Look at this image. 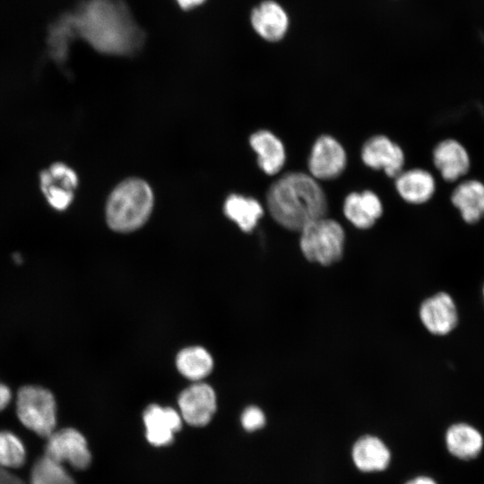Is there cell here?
<instances>
[{"label": "cell", "mask_w": 484, "mask_h": 484, "mask_svg": "<svg viewBox=\"0 0 484 484\" xmlns=\"http://www.w3.org/2000/svg\"><path fill=\"white\" fill-rule=\"evenodd\" d=\"M76 34L101 54L129 56L144 34L122 0H87L72 14Z\"/></svg>", "instance_id": "cell-1"}, {"label": "cell", "mask_w": 484, "mask_h": 484, "mask_svg": "<svg viewBox=\"0 0 484 484\" xmlns=\"http://www.w3.org/2000/svg\"><path fill=\"white\" fill-rule=\"evenodd\" d=\"M266 199L273 220L290 230L300 231L327 213L324 190L312 176L301 172H290L277 179Z\"/></svg>", "instance_id": "cell-2"}, {"label": "cell", "mask_w": 484, "mask_h": 484, "mask_svg": "<svg viewBox=\"0 0 484 484\" xmlns=\"http://www.w3.org/2000/svg\"><path fill=\"white\" fill-rule=\"evenodd\" d=\"M154 203L150 185L131 177L120 182L109 194L105 208L108 227L117 232H132L149 219Z\"/></svg>", "instance_id": "cell-3"}, {"label": "cell", "mask_w": 484, "mask_h": 484, "mask_svg": "<svg viewBox=\"0 0 484 484\" xmlns=\"http://www.w3.org/2000/svg\"><path fill=\"white\" fill-rule=\"evenodd\" d=\"M300 233V249L307 260L328 266L341 259L345 233L336 220L326 217L316 219Z\"/></svg>", "instance_id": "cell-4"}, {"label": "cell", "mask_w": 484, "mask_h": 484, "mask_svg": "<svg viewBox=\"0 0 484 484\" xmlns=\"http://www.w3.org/2000/svg\"><path fill=\"white\" fill-rule=\"evenodd\" d=\"M20 421L42 437H48L56 424V403L48 389L38 385L21 387L16 396Z\"/></svg>", "instance_id": "cell-5"}, {"label": "cell", "mask_w": 484, "mask_h": 484, "mask_svg": "<svg viewBox=\"0 0 484 484\" xmlns=\"http://www.w3.org/2000/svg\"><path fill=\"white\" fill-rule=\"evenodd\" d=\"M39 184L48 204L55 211L64 212L73 202L79 186V177L72 167L56 161L41 170Z\"/></svg>", "instance_id": "cell-6"}, {"label": "cell", "mask_w": 484, "mask_h": 484, "mask_svg": "<svg viewBox=\"0 0 484 484\" xmlns=\"http://www.w3.org/2000/svg\"><path fill=\"white\" fill-rule=\"evenodd\" d=\"M45 456L60 464L66 462L77 470H84L91 462L85 437L72 428L54 431L48 437Z\"/></svg>", "instance_id": "cell-7"}, {"label": "cell", "mask_w": 484, "mask_h": 484, "mask_svg": "<svg viewBox=\"0 0 484 484\" xmlns=\"http://www.w3.org/2000/svg\"><path fill=\"white\" fill-rule=\"evenodd\" d=\"M432 160L443 180L448 183L461 181L471 169L469 151L454 138L440 141L433 149Z\"/></svg>", "instance_id": "cell-8"}, {"label": "cell", "mask_w": 484, "mask_h": 484, "mask_svg": "<svg viewBox=\"0 0 484 484\" xmlns=\"http://www.w3.org/2000/svg\"><path fill=\"white\" fill-rule=\"evenodd\" d=\"M177 402L182 419L194 427L207 425L217 407L216 394L212 387L199 382L184 389Z\"/></svg>", "instance_id": "cell-9"}, {"label": "cell", "mask_w": 484, "mask_h": 484, "mask_svg": "<svg viewBox=\"0 0 484 484\" xmlns=\"http://www.w3.org/2000/svg\"><path fill=\"white\" fill-rule=\"evenodd\" d=\"M345 166L346 153L337 140L323 135L315 142L308 160V169L315 179L335 178L341 174Z\"/></svg>", "instance_id": "cell-10"}, {"label": "cell", "mask_w": 484, "mask_h": 484, "mask_svg": "<svg viewBox=\"0 0 484 484\" xmlns=\"http://www.w3.org/2000/svg\"><path fill=\"white\" fill-rule=\"evenodd\" d=\"M419 317L427 330L436 335L448 334L458 324L455 303L448 293L443 291L422 302Z\"/></svg>", "instance_id": "cell-11"}, {"label": "cell", "mask_w": 484, "mask_h": 484, "mask_svg": "<svg viewBox=\"0 0 484 484\" xmlns=\"http://www.w3.org/2000/svg\"><path fill=\"white\" fill-rule=\"evenodd\" d=\"M361 158L367 167L383 169L391 177H396L404 165L401 147L384 135L368 139L362 147Z\"/></svg>", "instance_id": "cell-12"}, {"label": "cell", "mask_w": 484, "mask_h": 484, "mask_svg": "<svg viewBox=\"0 0 484 484\" xmlns=\"http://www.w3.org/2000/svg\"><path fill=\"white\" fill-rule=\"evenodd\" d=\"M143 423L148 442L154 446H164L172 443L174 435L181 429L180 413L170 407L158 404L149 405L143 412Z\"/></svg>", "instance_id": "cell-13"}, {"label": "cell", "mask_w": 484, "mask_h": 484, "mask_svg": "<svg viewBox=\"0 0 484 484\" xmlns=\"http://www.w3.org/2000/svg\"><path fill=\"white\" fill-rule=\"evenodd\" d=\"M450 200L467 224H476L484 218V182L463 178L454 187Z\"/></svg>", "instance_id": "cell-14"}, {"label": "cell", "mask_w": 484, "mask_h": 484, "mask_svg": "<svg viewBox=\"0 0 484 484\" xmlns=\"http://www.w3.org/2000/svg\"><path fill=\"white\" fill-rule=\"evenodd\" d=\"M251 24L255 32L271 42L281 40L289 28V17L276 2L264 1L251 13Z\"/></svg>", "instance_id": "cell-15"}, {"label": "cell", "mask_w": 484, "mask_h": 484, "mask_svg": "<svg viewBox=\"0 0 484 484\" xmlns=\"http://www.w3.org/2000/svg\"><path fill=\"white\" fill-rule=\"evenodd\" d=\"M383 212L379 197L370 190L348 194L343 203V213L355 227L371 228Z\"/></svg>", "instance_id": "cell-16"}, {"label": "cell", "mask_w": 484, "mask_h": 484, "mask_svg": "<svg viewBox=\"0 0 484 484\" xmlns=\"http://www.w3.org/2000/svg\"><path fill=\"white\" fill-rule=\"evenodd\" d=\"M395 187L406 202L422 204L433 197L436 185L435 177L429 171L417 168L402 171L396 177Z\"/></svg>", "instance_id": "cell-17"}, {"label": "cell", "mask_w": 484, "mask_h": 484, "mask_svg": "<svg viewBox=\"0 0 484 484\" xmlns=\"http://www.w3.org/2000/svg\"><path fill=\"white\" fill-rule=\"evenodd\" d=\"M249 143L264 173L274 175L281 169L286 152L283 143L276 135L267 130H259L250 136Z\"/></svg>", "instance_id": "cell-18"}, {"label": "cell", "mask_w": 484, "mask_h": 484, "mask_svg": "<svg viewBox=\"0 0 484 484\" xmlns=\"http://www.w3.org/2000/svg\"><path fill=\"white\" fill-rule=\"evenodd\" d=\"M445 445L449 453L461 460L476 458L482 451V434L473 426L459 422L449 427L445 433Z\"/></svg>", "instance_id": "cell-19"}, {"label": "cell", "mask_w": 484, "mask_h": 484, "mask_svg": "<svg viewBox=\"0 0 484 484\" xmlns=\"http://www.w3.org/2000/svg\"><path fill=\"white\" fill-rule=\"evenodd\" d=\"M225 215L244 232H251L264 214V208L255 198L232 194L224 202Z\"/></svg>", "instance_id": "cell-20"}, {"label": "cell", "mask_w": 484, "mask_h": 484, "mask_svg": "<svg viewBox=\"0 0 484 484\" xmlns=\"http://www.w3.org/2000/svg\"><path fill=\"white\" fill-rule=\"evenodd\" d=\"M352 458L356 466L363 471H382L390 462V453L379 438L366 436L354 445Z\"/></svg>", "instance_id": "cell-21"}, {"label": "cell", "mask_w": 484, "mask_h": 484, "mask_svg": "<svg viewBox=\"0 0 484 484\" xmlns=\"http://www.w3.org/2000/svg\"><path fill=\"white\" fill-rule=\"evenodd\" d=\"M176 366L178 372L186 378L199 381L211 373L213 359L203 347L192 346L178 352Z\"/></svg>", "instance_id": "cell-22"}, {"label": "cell", "mask_w": 484, "mask_h": 484, "mask_svg": "<svg viewBox=\"0 0 484 484\" xmlns=\"http://www.w3.org/2000/svg\"><path fill=\"white\" fill-rule=\"evenodd\" d=\"M30 484H75L62 464L42 456L33 464Z\"/></svg>", "instance_id": "cell-23"}, {"label": "cell", "mask_w": 484, "mask_h": 484, "mask_svg": "<svg viewBox=\"0 0 484 484\" xmlns=\"http://www.w3.org/2000/svg\"><path fill=\"white\" fill-rule=\"evenodd\" d=\"M25 459L26 450L22 440L10 431L0 430V466L21 467Z\"/></svg>", "instance_id": "cell-24"}, {"label": "cell", "mask_w": 484, "mask_h": 484, "mask_svg": "<svg viewBox=\"0 0 484 484\" xmlns=\"http://www.w3.org/2000/svg\"><path fill=\"white\" fill-rule=\"evenodd\" d=\"M74 35L77 34L73 17L70 15L63 19L50 35V54L55 60L63 62L65 59L68 54L69 42Z\"/></svg>", "instance_id": "cell-25"}, {"label": "cell", "mask_w": 484, "mask_h": 484, "mask_svg": "<svg viewBox=\"0 0 484 484\" xmlns=\"http://www.w3.org/2000/svg\"><path fill=\"white\" fill-rule=\"evenodd\" d=\"M241 423L246 430L255 431L264 427L265 416L260 408L249 406L242 413Z\"/></svg>", "instance_id": "cell-26"}, {"label": "cell", "mask_w": 484, "mask_h": 484, "mask_svg": "<svg viewBox=\"0 0 484 484\" xmlns=\"http://www.w3.org/2000/svg\"><path fill=\"white\" fill-rule=\"evenodd\" d=\"M0 484H24L23 481L0 466Z\"/></svg>", "instance_id": "cell-27"}, {"label": "cell", "mask_w": 484, "mask_h": 484, "mask_svg": "<svg viewBox=\"0 0 484 484\" xmlns=\"http://www.w3.org/2000/svg\"><path fill=\"white\" fill-rule=\"evenodd\" d=\"M12 399L10 388L3 383H0V411L4 410Z\"/></svg>", "instance_id": "cell-28"}, {"label": "cell", "mask_w": 484, "mask_h": 484, "mask_svg": "<svg viewBox=\"0 0 484 484\" xmlns=\"http://www.w3.org/2000/svg\"><path fill=\"white\" fill-rule=\"evenodd\" d=\"M183 10H191L203 4L206 0H176Z\"/></svg>", "instance_id": "cell-29"}, {"label": "cell", "mask_w": 484, "mask_h": 484, "mask_svg": "<svg viewBox=\"0 0 484 484\" xmlns=\"http://www.w3.org/2000/svg\"><path fill=\"white\" fill-rule=\"evenodd\" d=\"M406 484H437L432 478L427 476L417 477Z\"/></svg>", "instance_id": "cell-30"}, {"label": "cell", "mask_w": 484, "mask_h": 484, "mask_svg": "<svg viewBox=\"0 0 484 484\" xmlns=\"http://www.w3.org/2000/svg\"><path fill=\"white\" fill-rule=\"evenodd\" d=\"M13 262H14L15 264H21V263H22V255H19V254H14V255H13Z\"/></svg>", "instance_id": "cell-31"}, {"label": "cell", "mask_w": 484, "mask_h": 484, "mask_svg": "<svg viewBox=\"0 0 484 484\" xmlns=\"http://www.w3.org/2000/svg\"><path fill=\"white\" fill-rule=\"evenodd\" d=\"M483 298H484V287H483Z\"/></svg>", "instance_id": "cell-32"}]
</instances>
